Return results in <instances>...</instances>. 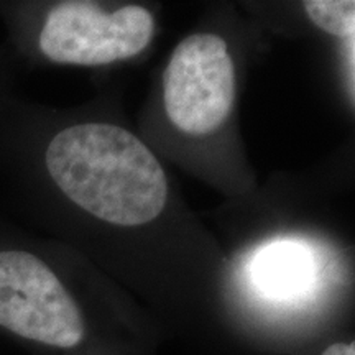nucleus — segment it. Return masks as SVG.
I'll list each match as a JSON object with an SVG mask.
<instances>
[{"label": "nucleus", "mask_w": 355, "mask_h": 355, "mask_svg": "<svg viewBox=\"0 0 355 355\" xmlns=\"http://www.w3.org/2000/svg\"><path fill=\"white\" fill-rule=\"evenodd\" d=\"M44 176L74 206L115 225H141L162 214L165 171L125 128L76 123L60 128L42 152Z\"/></svg>", "instance_id": "f257e3e1"}, {"label": "nucleus", "mask_w": 355, "mask_h": 355, "mask_svg": "<svg viewBox=\"0 0 355 355\" xmlns=\"http://www.w3.org/2000/svg\"><path fill=\"white\" fill-rule=\"evenodd\" d=\"M0 329L44 349L69 350L86 322L48 260L25 247L0 245Z\"/></svg>", "instance_id": "f03ea898"}, {"label": "nucleus", "mask_w": 355, "mask_h": 355, "mask_svg": "<svg viewBox=\"0 0 355 355\" xmlns=\"http://www.w3.org/2000/svg\"><path fill=\"white\" fill-rule=\"evenodd\" d=\"M153 30V15L144 7L105 13L89 2H60L40 17L32 40L50 63L101 66L139 55L152 42Z\"/></svg>", "instance_id": "7ed1b4c3"}, {"label": "nucleus", "mask_w": 355, "mask_h": 355, "mask_svg": "<svg viewBox=\"0 0 355 355\" xmlns=\"http://www.w3.org/2000/svg\"><path fill=\"white\" fill-rule=\"evenodd\" d=\"M165 110L181 132L206 135L229 117L235 97V69L227 43L211 33L184 38L163 74Z\"/></svg>", "instance_id": "20e7f679"}, {"label": "nucleus", "mask_w": 355, "mask_h": 355, "mask_svg": "<svg viewBox=\"0 0 355 355\" xmlns=\"http://www.w3.org/2000/svg\"><path fill=\"white\" fill-rule=\"evenodd\" d=\"M311 255L301 245L279 242L260 252L254 261L255 282L272 295H291L306 286Z\"/></svg>", "instance_id": "39448f33"}, {"label": "nucleus", "mask_w": 355, "mask_h": 355, "mask_svg": "<svg viewBox=\"0 0 355 355\" xmlns=\"http://www.w3.org/2000/svg\"><path fill=\"white\" fill-rule=\"evenodd\" d=\"M306 13L324 32L352 40L355 32V2L352 0H308Z\"/></svg>", "instance_id": "423d86ee"}, {"label": "nucleus", "mask_w": 355, "mask_h": 355, "mask_svg": "<svg viewBox=\"0 0 355 355\" xmlns=\"http://www.w3.org/2000/svg\"><path fill=\"white\" fill-rule=\"evenodd\" d=\"M322 355H355V345L350 344H334L324 350Z\"/></svg>", "instance_id": "0eeeda50"}]
</instances>
